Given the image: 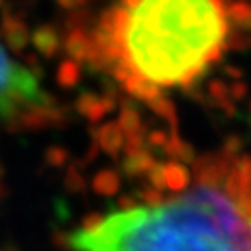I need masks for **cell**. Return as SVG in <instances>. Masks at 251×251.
<instances>
[{"label": "cell", "instance_id": "52a82bcc", "mask_svg": "<svg viewBox=\"0 0 251 251\" xmlns=\"http://www.w3.org/2000/svg\"><path fill=\"white\" fill-rule=\"evenodd\" d=\"M76 106H78V110H80L84 116H88L90 119L97 121V119H100L112 108V104L104 99H99L97 95L84 93L80 99H78V102H76Z\"/></svg>", "mask_w": 251, "mask_h": 251}, {"label": "cell", "instance_id": "7c38bea8", "mask_svg": "<svg viewBox=\"0 0 251 251\" xmlns=\"http://www.w3.org/2000/svg\"><path fill=\"white\" fill-rule=\"evenodd\" d=\"M78 76H80V71H78V65L75 62H63L60 65V71H58V82L69 88V86H75L78 82Z\"/></svg>", "mask_w": 251, "mask_h": 251}, {"label": "cell", "instance_id": "9c48e42d", "mask_svg": "<svg viewBox=\"0 0 251 251\" xmlns=\"http://www.w3.org/2000/svg\"><path fill=\"white\" fill-rule=\"evenodd\" d=\"M90 45L91 41H88V36L84 30H73L67 41H65V49L67 52L71 54L73 58L76 60H88V52H90Z\"/></svg>", "mask_w": 251, "mask_h": 251}, {"label": "cell", "instance_id": "ba28073f", "mask_svg": "<svg viewBox=\"0 0 251 251\" xmlns=\"http://www.w3.org/2000/svg\"><path fill=\"white\" fill-rule=\"evenodd\" d=\"M152 166H154V160H152L149 152H145V149L130 151L126 160L123 162V170H125L126 175H142L145 171L149 173Z\"/></svg>", "mask_w": 251, "mask_h": 251}, {"label": "cell", "instance_id": "6da1fadb", "mask_svg": "<svg viewBox=\"0 0 251 251\" xmlns=\"http://www.w3.org/2000/svg\"><path fill=\"white\" fill-rule=\"evenodd\" d=\"M201 182L69 236L75 251H251V160L198 162Z\"/></svg>", "mask_w": 251, "mask_h": 251}, {"label": "cell", "instance_id": "8fae6325", "mask_svg": "<svg viewBox=\"0 0 251 251\" xmlns=\"http://www.w3.org/2000/svg\"><path fill=\"white\" fill-rule=\"evenodd\" d=\"M95 190L99 194H104V196H110V194H116L117 188H119V179L114 171H102L95 177Z\"/></svg>", "mask_w": 251, "mask_h": 251}, {"label": "cell", "instance_id": "5bb4252c", "mask_svg": "<svg viewBox=\"0 0 251 251\" xmlns=\"http://www.w3.org/2000/svg\"><path fill=\"white\" fill-rule=\"evenodd\" d=\"M0 6H2V0H0Z\"/></svg>", "mask_w": 251, "mask_h": 251}, {"label": "cell", "instance_id": "30bf717a", "mask_svg": "<svg viewBox=\"0 0 251 251\" xmlns=\"http://www.w3.org/2000/svg\"><path fill=\"white\" fill-rule=\"evenodd\" d=\"M34 43L36 47L45 54V56H52L58 49V36H56V30L50 26H41L36 30L34 34Z\"/></svg>", "mask_w": 251, "mask_h": 251}, {"label": "cell", "instance_id": "9a60e30c", "mask_svg": "<svg viewBox=\"0 0 251 251\" xmlns=\"http://www.w3.org/2000/svg\"><path fill=\"white\" fill-rule=\"evenodd\" d=\"M0 251H2V250H0Z\"/></svg>", "mask_w": 251, "mask_h": 251}, {"label": "cell", "instance_id": "277c9868", "mask_svg": "<svg viewBox=\"0 0 251 251\" xmlns=\"http://www.w3.org/2000/svg\"><path fill=\"white\" fill-rule=\"evenodd\" d=\"M0 34H2V37L6 39V43L13 50H23L28 43V28L15 15H9V13L4 15L2 26H0Z\"/></svg>", "mask_w": 251, "mask_h": 251}, {"label": "cell", "instance_id": "5b68a950", "mask_svg": "<svg viewBox=\"0 0 251 251\" xmlns=\"http://www.w3.org/2000/svg\"><path fill=\"white\" fill-rule=\"evenodd\" d=\"M99 144L104 151L112 152V154L121 151V147L125 144V134H123L121 126L116 123H108L102 126L99 132Z\"/></svg>", "mask_w": 251, "mask_h": 251}, {"label": "cell", "instance_id": "3957f363", "mask_svg": "<svg viewBox=\"0 0 251 251\" xmlns=\"http://www.w3.org/2000/svg\"><path fill=\"white\" fill-rule=\"evenodd\" d=\"M52 106V97L39 90L32 73L9 60L0 47V121L19 123L32 108Z\"/></svg>", "mask_w": 251, "mask_h": 251}, {"label": "cell", "instance_id": "8992f818", "mask_svg": "<svg viewBox=\"0 0 251 251\" xmlns=\"http://www.w3.org/2000/svg\"><path fill=\"white\" fill-rule=\"evenodd\" d=\"M164 173V184L170 190H186L190 184V173L186 168H182L179 164H164L162 166Z\"/></svg>", "mask_w": 251, "mask_h": 251}, {"label": "cell", "instance_id": "4fadbf2b", "mask_svg": "<svg viewBox=\"0 0 251 251\" xmlns=\"http://www.w3.org/2000/svg\"><path fill=\"white\" fill-rule=\"evenodd\" d=\"M229 17L233 19L238 26L251 28V8L246 4H236L229 9Z\"/></svg>", "mask_w": 251, "mask_h": 251}, {"label": "cell", "instance_id": "7a4b0ae2", "mask_svg": "<svg viewBox=\"0 0 251 251\" xmlns=\"http://www.w3.org/2000/svg\"><path fill=\"white\" fill-rule=\"evenodd\" d=\"M222 0H121L100 19L88 60L121 84L188 86L220 58L229 30Z\"/></svg>", "mask_w": 251, "mask_h": 251}]
</instances>
